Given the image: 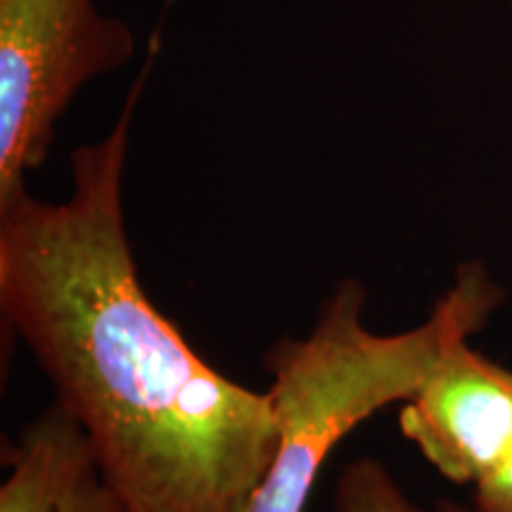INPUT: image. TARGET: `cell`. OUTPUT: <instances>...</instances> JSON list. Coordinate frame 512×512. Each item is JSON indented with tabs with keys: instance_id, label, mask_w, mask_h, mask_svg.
Here are the masks:
<instances>
[{
	"instance_id": "6",
	"label": "cell",
	"mask_w": 512,
	"mask_h": 512,
	"mask_svg": "<svg viewBox=\"0 0 512 512\" xmlns=\"http://www.w3.org/2000/svg\"><path fill=\"white\" fill-rule=\"evenodd\" d=\"M337 512H425L401 491L392 472L375 458L347 465L337 479Z\"/></svg>"
},
{
	"instance_id": "5",
	"label": "cell",
	"mask_w": 512,
	"mask_h": 512,
	"mask_svg": "<svg viewBox=\"0 0 512 512\" xmlns=\"http://www.w3.org/2000/svg\"><path fill=\"white\" fill-rule=\"evenodd\" d=\"M93 467L91 439L55 403L24 427L10 477L0 489V512H60L74 486Z\"/></svg>"
},
{
	"instance_id": "7",
	"label": "cell",
	"mask_w": 512,
	"mask_h": 512,
	"mask_svg": "<svg viewBox=\"0 0 512 512\" xmlns=\"http://www.w3.org/2000/svg\"><path fill=\"white\" fill-rule=\"evenodd\" d=\"M60 512H121V503L112 494L110 486L102 482L98 465H95L74 486Z\"/></svg>"
},
{
	"instance_id": "9",
	"label": "cell",
	"mask_w": 512,
	"mask_h": 512,
	"mask_svg": "<svg viewBox=\"0 0 512 512\" xmlns=\"http://www.w3.org/2000/svg\"><path fill=\"white\" fill-rule=\"evenodd\" d=\"M441 512H479V510H465V508H456V505H444Z\"/></svg>"
},
{
	"instance_id": "3",
	"label": "cell",
	"mask_w": 512,
	"mask_h": 512,
	"mask_svg": "<svg viewBox=\"0 0 512 512\" xmlns=\"http://www.w3.org/2000/svg\"><path fill=\"white\" fill-rule=\"evenodd\" d=\"M131 53V31L95 0H0V204L27 190L76 91Z\"/></svg>"
},
{
	"instance_id": "1",
	"label": "cell",
	"mask_w": 512,
	"mask_h": 512,
	"mask_svg": "<svg viewBox=\"0 0 512 512\" xmlns=\"http://www.w3.org/2000/svg\"><path fill=\"white\" fill-rule=\"evenodd\" d=\"M157 53L72 195L0 204V309L91 439L124 512H247L278 448L271 396L223 377L147 297L124 219L128 133Z\"/></svg>"
},
{
	"instance_id": "4",
	"label": "cell",
	"mask_w": 512,
	"mask_h": 512,
	"mask_svg": "<svg viewBox=\"0 0 512 512\" xmlns=\"http://www.w3.org/2000/svg\"><path fill=\"white\" fill-rule=\"evenodd\" d=\"M413 441L453 484H477L512 451V368L451 344L399 413Z\"/></svg>"
},
{
	"instance_id": "8",
	"label": "cell",
	"mask_w": 512,
	"mask_h": 512,
	"mask_svg": "<svg viewBox=\"0 0 512 512\" xmlns=\"http://www.w3.org/2000/svg\"><path fill=\"white\" fill-rule=\"evenodd\" d=\"M475 510L512 512V451L475 484Z\"/></svg>"
},
{
	"instance_id": "2",
	"label": "cell",
	"mask_w": 512,
	"mask_h": 512,
	"mask_svg": "<svg viewBox=\"0 0 512 512\" xmlns=\"http://www.w3.org/2000/svg\"><path fill=\"white\" fill-rule=\"evenodd\" d=\"M503 302L482 264H465L418 328L377 335L363 325L366 290L344 280L304 339L268 351L278 448L247 512H304L339 441L387 403L408 401L444 351L482 330Z\"/></svg>"
},
{
	"instance_id": "10",
	"label": "cell",
	"mask_w": 512,
	"mask_h": 512,
	"mask_svg": "<svg viewBox=\"0 0 512 512\" xmlns=\"http://www.w3.org/2000/svg\"><path fill=\"white\" fill-rule=\"evenodd\" d=\"M121 512H124V508H121Z\"/></svg>"
}]
</instances>
